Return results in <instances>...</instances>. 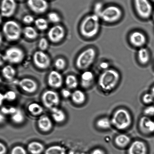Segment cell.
Returning <instances> with one entry per match:
<instances>
[{
    "instance_id": "6da1fadb",
    "label": "cell",
    "mask_w": 154,
    "mask_h": 154,
    "mask_svg": "<svg viewBox=\"0 0 154 154\" xmlns=\"http://www.w3.org/2000/svg\"><path fill=\"white\" fill-rule=\"evenodd\" d=\"M120 74L115 69H109L104 71L100 75L98 84L102 91L105 93L112 91L120 80Z\"/></svg>"
},
{
    "instance_id": "7a4b0ae2",
    "label": "cell",
    "mask_w": 154,
    "mask_h": 154,
    "mask_svg": "<svg viewBox=\"0 0 154 154\" xmlns=\"http://www.w3.org/2000/svg\"><path fill=\"white\" fill-rule=\"evenodd\" d=\"M100 19L94 14L86 17L80 25V31L82 35L89 39L96 36L100 28Z\"/></svg>"
},
{
    "instance_id": "3957f363",
    "label": "cell",
    "mask_w": 154,
    "mask_h": 154,
    "mask_svg": "<svg viewBox=\"0 0 154 154\" xmlns=\"http://www.w3.org/2000/svg\"><path fill=\"white\" fill-rule=\"evenodd\" d=\"M112 126L119 130H125L130 127L132 117L126 108H119L114 112L111 118Z\"/></svg>"
},
{
    "instance_id": "277c9868",
    "label": "cell",
    "mask_w": 154,
    "mask_h": 154,
    "mask_svg": "<svg viewBox=\"0 0 154 154\" xmlns=\"http://www.w3.org/2000/svg\"><path fill=\"white\" fill-rule=\"evenodd\" d=\"M22 31L20 25L14 20L7 21L3 25V34L8 41L15 42L19 40Z\"/></svg>"
},
{
    "instance_id": "5b68a950",
    "label": "cell",
    "mask_w": 154,
    "mask_h": 154,
    "mask_svg": "<svg viewBox=\"0 0 154 154\" xmlns=\"http://www.w3.org/2000/svg\"><path fill=\"white\" fill-rule=\"evenodd\" d=\"M96 55V50L93 48H89L83 51L76 59L77 68L81 70L88 69L94 62Z\"/></svg>"
},
{
    "instance_id": "8992f818",
    "label": "cell",
    "mask_w": 154,
    "mask_h": 154,
    "mask_svg": "<svg viewBox=\"0 0 154 154\" xmlns=\"http://www.w3.org/2000/svg\"><path fill=\"white\" fill-rule=\"evenodd\" d=\"M25 58L24 51L18 47H11L7 49L3 55V59L10 64H18Z\"/></svg>"
},
{
    "instance_id": "52a82bcc",
    "label": "cell",
    "mask_w": 154,
    "mask_h": 154,
    "mask_svg": "<svg viewBox=\"0 0 154 154\" xmlns=\"http://www.w3.org/2000/svg\"><path fill=\"white\" fill-rule=\"evenodd\" d=\"M41 100L44 106L50 110L58 108L61 101L58 93L52 90H46L43 92L41 96Z\"/></svg>"
},
{
    "instance_id": "ba28073f",
    "label": "cell",
    "mask_w": 154,
    "mask_h": 154,
    "mask_svg": "<svg viewBox=\"0 0 154 154\" xmlns=\"http://www.w3.org/2000/svg\"><path fill=\"white\" fill-rule=\"evenodd\" d=\"M122 14V11L119 7L111 5L104 8L100 18L104 22L114 23L119 20Z\"/></svg>"
},
{
    "instance_id": "9c48e42d",
    "label": "cell",
    "mask_w": 154,
    "mask_h": 154,
    "mask_svg": "<svg viewBox=\"0 0 154 154\" xmlns=\"http://www.w3.org/2000/svg\"><path fill=\"white\" fill-rule=\"evenodd\" d=\"M136 10L140 17L149 19L153 15V7L149 0H134Z\"/></svg>"
},
{
    "instance_id": "30bf717a",
    "label": "cell",
    "mask_w": 154,
    "mask_h": 154,
    "mask_svg": "<svg viewBox=\"0 0 154 154\" xmlns=\"http://www.w3.org/2000/svg\"><path fill=\"white\" fill-rule=\"evenodd\" d=\"M33 61L35 65L41 69H46L51 64L50 57L44 51H35L33 56Z\"/></svg>"
},
{
    "instance_id": "8fae6325",
    "label": "cell",
    "mask_w": 154,
    "mask_h": 154,
    "mask_svg": "<svg viewBox=\"0 0 154 154\" xmlns=\"http://www.w3.org/2000/svg\"><path fill=\"white\" fill-rule=\"evenodd\" d=\"M65 35L66 31L64 27L60 25H56L51 27L48 33L49 40L55 43L61 42Z\"/></svg>"
},
{
    "instance_id": "7c38bea8",
    "label": "cell",
    "mask_w": 154,
    "mask_h": 154,
    "mask_svg": "<svg viewBox=\"0 0 154 154\" xmlns=\"http://www.w3.org/2000/svg\"><path fill=\"white\" fill-rule=\"evenodd\" d=\"M20 88L25 93L29 94L35 93L38 89V84L34 80L29 78H24L18 81Z\"/></svg>"
},
{
    "instance_id": "4fadbf2b",
    "label": "cell",
    "mask_w": 154,
    "mask_h": 154,
    "mask_svg": "<svg viewBox=\"0 0 154 154\" xmlns=\"http://www.w3.org/2000/svg\"><path fill=\"white\" fill-rule=\"evenodd\" d=\"M27 5L32 11L37 14L45 13L49 7L46 0H28Z\"/></svg>"
},
{
    "instance_id": "5bb4252c",
    "label": "cell",
    "mask_w": 154,
    "mask_h": 154,
    "mask_svg": "<svg viewBox=\"0 0 154 154\" xmlns=\"http://www.w3.org/2000/svg\"><path fill=\"white\" fill-rule=\"evenodd\" d=\"M17 8L15 0H2L1 4V15L4 17H11L14 14Z\"/></svg>"
},
{
    "instance_id": "9a60e30c",
    "label": "cell",
    "mask_w": 154,
    "mask_h": 154,
    "mask_svg": "<svg viewBox=\"0 0 154 154\" xmlns=\"http://www.w3.org/2000/svg\"><path fill=\"white\" fill-rule=\"evenodd\" d=\"M48 85L51 88L58 89L61 88L64 80L62 75L57 71H51L47 78Z\"/></svg>"
},
{
    "instance_id": "2e32d148",
    "label": "cell",
    "mask_w": 154,
    "mask_h": 154,
    "mask_svg": "<svg viewBox=\"0 0 154 154\" xmlns=\"http://www.w3.org/2000/svg\"><path fill=\"white\" fill-rule=\"evenodd\" d=\"M139 128L142 133L149 135L154 133V121L150 117L143 116L139 121Z\"/></svg>"
},
{
    "instance_id": "e0dca14e",
    "label": "cell",
    "mask_w": 154,
    "mask_h": 154,
    "mask_svg": "<svg viewBox=\"0 0 154 154\" xmlns=\"http://www.w3.org/2000/svg\"><path fill=\"white\" fill-rule=\"evenodd\" d=\"M148 148L144 141L136 140L129 145L128 150V154H147Z\"/></svg>"
},
{
    "instance_id": "ac0fdd59",
    "label": "cell",
    "mask_w": 154,
    "mask_h": 154,
    "mask_svg": "<svg viewBox=\"0 0 154 154\" xmlns=\"http://www.w3.org/2000/svg\"><path fill=\"white\" fill-rule=\"evenodd\" d=\"M37 125L39 129L42 132L47 133L52 130L53 123L52 119L49 116L42 115L37 120Z\"/></svg>"
},
{
    "instance_id": "d6986e66",
    "label": "cell",
    "mask_w": 154,
    "mask_h": 154,
    "mask_svg": "<svg viewBox=\"0 0 154 154\" xmlns=\"http://www.w3.org/2000/svg\"><path fill=\"white\" fill-rule=\"evenodd\" d=\"M129 41L133 46L136 47L142 48L147 42L145 35L141 32H134L129 36Z\"/></svg>"
},
{
    "instance_id": "ffe728a7",
    "label": "cell",
    "mask_w": 154,
    "mask_h": 154,
    "mask_svg": "<svg viewBox=\"0 0 154 154\" xmlns=\"http://www.w3.org/2000/svg\"><path fill=\"white\" fill-rule=\"evenodd\" d=\"M94 80V75L91 71H86L83 72L81 77V85L83 88H90Z\"/></svg>"
},
{
    "instance_id": "44dd1931",
    "label": "cell",
    "mask_w": 154,
    "mask_h": 154,
    "mask_svg": "<svg viewBox=\"0 0 154 154\" xmlns=\"http://www.w3.org/2000/svg\"><path fill=\"white\" fill-rule=\"evenodd\" d=\"M50 111L51 118L55 123L60 124L65 121L66 115L63 110L58 107L52 108Z\"/></svg>"
},
{
    "instance_id": "7402d4cb",
    "label": "cell",
    "mask_w": 154,
    "mask_h": 154,
    "mask_svg": "<svg viewBox=\"0 0 154 154\" xmlns=\"http://www.w3.org/2000/svg\"><path fill=\"white\" fill-rule=\"evenodd\" d=\"M27 150L31 154H41L44 151L45 147L44 145L40 142L33 141L29 143Z\"/></svg>"
},
{
    "instance_id": "603a6c76",
    "label": "cell",
    "mask_w": 154,
    "mask_h": 154,
    "mask_svg": "<svg viewBox=\"0 0 154 154\" xmlns=\"http://www.w3.org/2000/svg\"><path fill=\"white\" fill-rule=\"evenodd\" d=\"M70 98L73 103L77 105H82L86 101L85 93L79 90H75L72 93Z\"/></svg>"
},
{
    "instance_id": "cb8c5ba5",
    "label": "cell",
    "mask_w": 154,
    "mask_h": 154,
    "mask_svg": "<svg viewBox=\"0 0 154 154\" xmlns=\"http://www.w3.org/2000/svg\"><path fill=\"white\" fill-rule=\"evenodd\" d=\"M115 144L120 148H124L131 144V139L129 136L125 134L117 135L114 139Z\"/></svg>"
},
{
    "instance_id": "d4e9b609",
    "label": "cell",
    "mask_w": 154,
    "mask_h": 154,
    "mask_svg": "<svg viewBox=\"0 0 154 154\" xmlns=\"http://www.w3.org/2000/svg\"><path fill=\"white\" fill-rule=\"evenodd\" d=\"M27 110L31 115L38 117L42 115L44 112L43 106L37 102H32L27 107Z\"/></svg>"
},
{
    "instance_id": "484cf974",
    "label": "cell",
    "mask_w": 154,
    "mask_h": 154,
    "mask_svg": "<svg viewBox=\"0 0 154 154\" xmlns=\"http://www.w3.org/2000/svg\"><path fill=\"white\" fill-rule=\"evenodd\" d=\"M2 74L5 80L8 81H12L16 76V71L13 66L10 65H7L3 68Z\"/></svg>"
},
{
    "instance_id": "4316f807",
    "label": "cell",
    "mask_w": 154,
    "mask_h": 154,
    "mask_svg": "<svg viewBox=\"0 0 154 154\" xmlns=\"http://www.w3.org/2000/svg\"><path fill=\"white\" fill-rule=\"evenodd\" d=\"M96 127L102 130H108L112 126L111 119L103 117L98 119L96 123Z\"/></svg>"
},
{
    "instance_id": "83f0119b",
    "label": "cell",
    "mask_w": 154,
    "mask_h": 154,
    "mask_svg": "<svg viewBox=\"0 0 154 154\" xmlns=\"http://www.w3.org/2000/svg\"><path fill=\"white\" fill-rule=\"evenodd\" d=\"M137 55L139 61L142 64H147L150 61V53L149 51L145 48H140L138 51Z\"/></svg>"
},
{
    "instance_id": "f1b7e54d",
    "label": "cell",
    "mask_w": 154,
    "mask_h": 154,
    "mask_svg": "<svg viewBox=\"0 0 154 154\" xmlns=\"http://www.w3.org/2000/svg\"><path fill=\"white\" fill-rule=\"evenodd\" d=\"M22 34L27 39L34 40L38 37V34L37 30L34 27L26 26L23 29Z\"/></svg>"
},
{
    "instance_id": "f546056e",
    "label": "cell",
    "mask_w": 154,
    "mask_h": 154,
    "mask_svg": "<svg viewBox=\"0 0 154 154\" xmlns=\"http://www.w3.org/2000/svg\"><path fill=\"white\" fill-rule=\"evenodd\" d=\"M11 120L15 124H20L25 121V115L20 110L17 109L16 111L11 115Z\"/></svg>"
},
{
    "instance_id": "4dcf8cb0",
    "label": "cell",
    "mask_w": 154,
    "mask_h": 154,
    "mask_svg": "<svg viewBox=\"0 0 154 154\" xmlns=\"http://www.w3.org/2000/svg\"><path fill=\"white\" fill-rule=\"evenodd\" d=\"M65 83L67 88L69 90H74L78 86V81L76 76L74 75H69L66 77Z\"/></svg>"
},
{
    "instance_id": "1f68e13d",
    "label": "cell",
    "mask_w": 154,
    "mask_h": 154,
    "mask_svg": "<svg viewBox=\"0 0 154 154\" xmlns=\"http://www.w3.org/2000/svg\"><path fill=\"white\" fill-rule=\"evenodd\" d=\"M44 154H66L65 149L59 145H53L45 151Z\"/></svg>"
},
{
    "instance_id": "d6a6232c",
    "label": "cell",
    "mask_w": 154,
    "mask_h": 154,
    "mask_svg": "<svg viewBox=\"0 0 154 154\" xmlns=\"http://www.w3.org/2000/svg\"><path fill=\"white\" fill-rule=\"evenodd\" d=\"M34 24L36 28L40 31H45L49 27L48 21L43 18L40 17L36 19L35 20Z\"/></svg>"
},
{
    "instance_id": "836d02e7",
    "label": "cell",
    "mask_w": 154,
    "mask_h": 154,
    "mask_svg": "<svg viewBox=\"0 0 154 154\" xmlns=\"http://www.w3.org/2000/svg\"><path fill=\"white\" fill-rule=\"evenodd\" d=\"M66 65L67 63L66 60L61 57L57 58L54 62V66L58 71L64 70L66 67Z\"/></svg>"
},
{
    "instance_id": "e575fe53",
    "label": "cell",
    "mask_w": 154,
    "mask_h": 154,
    "mask_svg": "<svg viewBox=\"0 0 154 154\" xmlns=\"http://www.w3.org/2000/svg\"><path fill=\"white\" fill-rule=\"evenodd\" d=\"M48 20L52 23L57 24L61 22V17L58 13L55 12H51L48 15Z\"/></svg>"
},
{
    "instance_id": "d590c367",
    "label": "cell",
    "mask_w": 154,
    "mask_h": 154,
    "mask_svg": "<svg viewBox=\"0 0 154 154\" xmlns=\"http://www.w3.org/2000/svg\"><path fill=\"white\" fill-rule=\"evenodd\" d=\"M3 97L5 100L8 102H13L16 99L17 94L13 90H9L3 94Z\"/></svg>"
},
{
    "instance_id": "8d00e7d4",
    "label": "cell",
    "mask_w": 154,
    "mask_h": 154,
    "mask_svg": "<svg viewBox=\"0 0 154 154\" xmlns=\"http://www.w3.org/2000/svg\"><path fill=\"white\" fill-rule=\"evenodd\" d=\"M49 42L45 38H42L39 41L38 46L40 51H45L49 47Z\"/></svg>"
},
{
    "instance_id": "74e56055",
    "label": "cell",
    "mask_w": 154,
    "mask_h": 154,
    "mask_svg": "<svg viewBox=\"0 0 154 154\" xmlns=\"http://www.w3.org/2000/svg\"><path fill=\"white\" fill-rule=\"evenodd\" d=\"M142 101L146 105H150L154 101V96L151 93H145L142 97Z\"/></svg>"
},
{
    "instance_id": "f35d334b",
    "label": "cell",
    "mask_w": 154,
    "mask_h": 154,
    "mask_svg": "<svg viewBox=\"0 0 154 154\" xmlns=\"http://www.w3.org/2000/svg\"><path fill=\"white\" fill-rule=\"evenodd\" d=\"M10 154H28L26 150L22 146H15L12 149Z\"/></svg>"
},
{
    "instance_id": "ab89813d",
    "label": "cell",
    "mask_w": 154,
    "mask_h": 154,
    "mask_svg": "<svg viewBox=\"0 0 154 154\" xmlns=\"http://www.w3.org/2000/svg\"><path fill=\"white\" fill-rule=\"evenodd\" d=\"M104 8L103 4L102 2H97L94 6V14L100 17Z\"/></svg>"
},
{
    "instance_id": "60d3db41",
    "label": "cell",
    "mask_w": 154,
    "mask_h": 154,
    "mask_svg": "<svg viewBox=\"0 0 154 154\" xmlns=\"http://www.w3.org/2000/svg\"><path fill=\"white\" fill-rule=\"evenodd\" d=\"M144 116L150 117L154 115V106L153 105H149L146 107L143 111Z\"/></svg>"
},
{
    "instance_id": "b9f144b4",
    "label": "cell",
    "mask_w": 154,
    "mask_h": 154,
    "mask_svg": "<svg viewBox=\"0 0 154 154\" xmlns=\"http://www.w3.org/2000/svg\"><path fill=\"white\" fill-rule=\"evenodd\" d=\"M22 20L24 24L27 25L33 23L35 20L34 17L30 14H27L24 16Z\"/></svg>"
},
{
    "instance_id": "7bdbcfd3",
    "label": "cell",
    "mask_w": 154,
    "mask_h": 154,
    "mask_svg": "<svg viewBox=\"0 0 154 154\" xmlns=\"http://www.w3.org/2000/svg\"><path fill=\"white\" fill-rule=\"evenodd\" d=\"M72 94V93L70 91V90L68 88L63 89L61 91L62 96L65 99L71 97Z\"/></svg>"
},
{
    "instance_id": "ee69618b",
    "label": "cell",
    "mask_w": 154,
    "mask_h": 154,
    "mask_svg": "<svg viewBox=\"0 0 154 154\" xmlns=\"http://www.w3.org/2000/svg\"><path fill=\"white\" fill-rule=\"evenodd\" d=\"M99 67L104 71L106 70L109 68V64L108 62L103 61L101 62L99 65Z\"/></svg>"
},
{
    "instance_id": "f6af8a7d",
    "label": "cell",
    "mask_w": 154,
    "mask_h": 154,
    "mask_svg": "<svg viewBox=\"0 0 154 154\" xmlns=\"http://www.w3.org/2000/svg\"><path fill=\"white\" fill-rule=\"evenodd\" d=\"M7 150V148L5 145L1 142L0 143V154H5Z\"/></svg>"
},
{
    "instance_id": "bcb514c9",
    "label": "cell",
    "mask_w": 154,
    "mask_h": 154,
    "mask_svg": "<svg viewBox=\"0 0 154 154\" xmlns=\"http://www.w3.org/2000/svg\"><path fill=\"white\" fill-rule=\"evenodd\" d=\"M90 154H106L105 152L100 148H96L92 151Z\"/></svg>"
},
{
    "instance_id": "7dc6e473",
    "label": "cell",
    "mask_w": 154,
    "mask_h": 154,
    "mask_svg": "<svg viewBox=\"0 0 154 154\" xmlns=\"http://www.w3.org/2000/svg\"><path fill=\"white\" fill-rule=\"evenodd\" d=\"M151 93L153 95L154 97V85L152 87L151 90Z\"/></svg>"
},
{
    "instance_id": "c3c4849f",
    "label": "cell",
    "mask_w": 154,
    "mask_h": 154,
    "mask_svg": "<svg viewBox=\"0 0 154 154\" xmlns=\"http://www.w3.org/2000/svg\"><path fill=\"white\" fill-rule=\"evenodd\" d=\"M152 16H153V20L154 21V11L153 12V15H152Z\"/></svg>"
},
{
    "instance_id": "681fc988",
    "label": "cell",
    "mask_w": 154,
    "mask_h": 154,
    "mask_svg": "<svg viewBox=\"0 0 154 154\" xmlns=\"http://www.w3.org/2000/svg\"><path fill=\"white\" fill-rule=\"evenodd\" d=\"M18 1H24V0H18Z\"/></svg>"
},
{
    "instance_id": "f907efd6",
    "label": "cell",
    "mask_w": 154,
    "mask_h": 154,
    "mask_svg": "<svg viewBox=\"0 0 154 154\" xmlns=\"http://www.w3.org/2000/svg\"><path fill=\"white\" fill-rule=\"evenodd\" d=\"M152 1L154 3V0H152Z\"/></svg>"
}]
</instances>
